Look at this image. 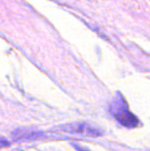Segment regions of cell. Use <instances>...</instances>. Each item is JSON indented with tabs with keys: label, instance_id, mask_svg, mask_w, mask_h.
<instances>
[{
	"label": "cell",
	"instance_id": "cell-4",
	"mask_svg": "<svg viewBox=\"0 0 150 151\" xmlns=\"http://www.w3.org/2000/svg\"><path fill=\"white\" fill-rule=\"evenodd\" d=\"M9 145V143H8V141L6 139H4V138L0 137V148L2 147H6V146Z\"/></svg>",
	"mask_w": 150,
	"mask_h": 151
},
{
	"label": "cell",
	"instance_id": "cell-3",
	"mask_svg": "<svg viewBox=\"0 0 150 151\" xmlns=\"http://www.w3.org/2000/svg\"><path fill=\"white\" fill-rule=\"evenodd\" d=\"M42 133L37 132L33 129H18L12 133L14 140H34L41 137Z\"/></svg>",
	"mask_w": 150,
	"mask_h": 151
},
{
	"label": "cell",
	"instance_id": "cell-2",
	"mask_svg": "<svg viewBox=\"0 0 150 151\" xmlns=\"http://www.w3.org/2000/svg\"><path fill=\"white\" fill-rule=\"evenodd\" d=\"M58 129L69 134H78L86 137H99L102 136V132L97 127L88 124L86 122H73L68 124H63L58 127Z\"/></svg>",
	"mask_w": 150,
	"mask_h": 151
},
{
	"label": "cell",
	"instance_id": "cell-1",
	"mask_svg": "<svg viewBox=\"0 0 150 151\" xmlns=\"http://www.w3.org/2000/svg\"><path fill=\"white\" fill-rule=\"evenodd\" d=\"M109 111L111 115L123 127H135L139 124L138 118L128 110L126 100L119 93H116V97L111 102L109 106Z\"/></svg>",
	"mask_w": 150,
	"mask_h": 151
},
{
	"label": "cell",
	"instance_id": "cell-5",
	"mask_svg": "<svg viewBox=\"0 0 150 151\" xmlns=\"http://www.w3.org/2000/svg\"><path fill=\"white\" fill-rule=\"evenodd\" d=\"M74 148L77 151H90V150H88V149H85V148H83V147H80V146H77V145H74Z\"/></svg>",
	"mask_w": 150,
	"mask_h": 151
}]
</instances>
